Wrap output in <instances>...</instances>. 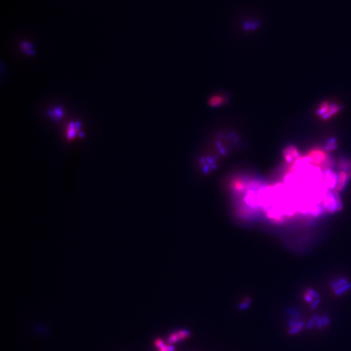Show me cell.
<instances>
[{"label":"cell","instance_id":"1","mask_svg":"<svg viewBox=\"0 0 351 351\" xmlns=\"http://www.w3.org/2000/svg\"><path fill=\"white\" fill-rule=\"evenodd\" d=\"M306 159L310 165L319 167L323 170L328 169H333L336 161L329 153L324 148L315 147L310 149L305 155Z\"/></svg>","mask_w":351,"mask_h":351},{"label":"cell","instance_id":"2","mask_svg":"<svg viewBox=\"0 0 351 351\" xmlns=\"http://www.w3.org/2000/svg\"><path fill=\"white\" fill-rule=\"evenodd\" d=\"M326 213L333 214L343 210V203L339 193L336 190H329L324 194L321 202Z\"/></svg>","mask_w":351,"mask_h":351},{"label":"cell","instance_id":"3","mask_svg":"<svg viewBox=\"0 0 351 351\" xmlns=\"http://www.w3.org/2000/svg\"><path fill=\"white\" fill-rule=\"evenodd\" d=\"M338 181V174L332 169L324 170L323 184L327 190H334Z\"/></svg>","mask_w":351,"mask_h":351},{"label":"cell","instance_id":"4","mask_svg":"<svg viewBox=\"0 0 351 351\" xmlns=\"http://www.w3.org/2000/svg\"><path fill=\"white\" fill-rule=\"evenodd\" d=\"M282 156L286 164L289 165L300 158V155L297 147L293 144H289L283 150Z\"/></svg>","mask_w":351,"mask_h":351},{"label":"cell","instance_id":"5","mask_svg":"<svg viewBox=\"0 0 351 351\" xmlns=\"http://www.w3.org/2000/svg\"><path fill=\"white\" fill-rule=\"evenodd\" d=\"M338 174V181L337 185L334 190L341 193L347 186L349 181L351 179V170H339Z\"/></svg>","mask_w":351,"mask_h":351},{"label":"cell","instance_id":"6","mask_svg":"<svg viewBox=\"0 0 351 351\" xmlns=\"http://www.w3.org/2000/svg\"><path fill=\"white\" fill-rule=\"evenodd\" d=\"M189 335L190 333L187 330H178V331L171 333L169 337V339H168V342H169L170 345L177 343L179 341L186 339L189 336Z\"/></svg>","mask_w":351,"mask_h":351},{"label":"cell","instance_id":"7","mask_svg":"<svg viewBox=\"0 0 351 351\" xmlns=\"http://www.w3.org/2000/svg\"><path fill=\"white\" fill-rule=\"evenodd\" d=\"M342 109V106L339 105L337 103H330L329 109L326 113L325 115H324L323 117H321V119L323 120H327L330 119V118L333 117V116L337 115L338 113L341 111Z\"/></svg>","mask_w":351,"mask_h":351},{"label":"cell","instance_id":"8","mask_svg":"<svg viewBox=\"0 0 351 351\" xmlns=\"http://www.w3.org/2000/svg\"><path fill=\"white\" fill-rule=\"evenodd\" d=\"M337 167L339 170H351V158L347 157L339 158L336 161Z\"/></svg>","mask_w":351,"mask_h":351},{"label":"cell","instance_id":"9","mask_svg":"<svg viewBox=\"0 0 351 351\" xmlns=\"http://www.w3.org/2000/svg\"><path fill=\"white\" fill-rule=\"evenodd\" d=\"M155 346L158 351H174V347L172 345H168L161 339L158 338L155 341Z\"/></svg>","mask_w":351,"mask_h":351},{"label":"cell","instance_id":"10","mask_svg":"<svg viewBox=\"0 0 351 351\" xmlns=\"http://www.w3.org/2000/svg\"><path fill=\"white\" fill-rule=\"evenodd\" d=\"M337 148H338L337 140H336L335 138H330L327 141L326 144H324L323 148L324 150L326 151V152L330 153L331 152H332L333 151H334L335 150L337 149Z\"/></svg>","mask_w":351,"mask_h":351},{"label":"cell","instance_id":"11","mask_svg":"<svg viewBox=\"0 0 351 351\" xmlns=\"http://www.w3.org/2000/svg\"><path fill=\"white\" fill-rule=\"evenodd\" d=\"M330 106V103L328 102V101H322L319 105L317 109V111H316V113H317V115L319 117H323L324 115L326 114V113L328 111V110L329 109Z\"/></svg>","mask_w":351,"mask_h":351},{"label":"cell","instance_id":"12","mask_svg":"<svg viewBox=\"0 0 351 351\" xmlns=\"http://www.w3.org/2000/svg\"><path fill=\"white\" fill-rule=\"evenodd\" d=\"M348 283H349V282L347 278H338V279L333 281V282L331 283V287H332V288L334 290V291H336V290H337L340 288H341V287L346 285V284H347Z\"/></svg>","mask_w":351,"mask_h":351},{"label":"cell","instance_id":"13","mask_svg":"<svg viewBox=\"0 0 351 351\" xmlns=\"http://www.w3.org/2000/svg\"><path fill=\"white\" fill-rule=\"evenodd\" d=\"M350 288H351V283H348L347 284H346V285H345L344 286L341 287V288H340L339 289H338L337 290H336V291H334L335 294L336 295H338V296L339 295H341L342 294H343L344 293L347 291L349 289H350Z\"/></svg>","mask_w":351,"mask_h":351},{"label":"cell","instance_id":"14","mask_svg":"<svg viewBox=\"0 0 351 351\" xmlns=\"http://www.w3.org/2000/svg\"><path fill=\"white\" fill-rule=\"evenodd\" d=\"M303 326H304L303 322H299V323H298V324L297 326L292 328H290V330H289L290 333H291V334H294V333L298 332L302 328Z\"/></svg>","mask_w":351,"mask_h":351},{"label":"cell","instance_id":"15","mask_svg":"<svg viewBox=\"0 0 351 351\" xmlns=\"http://www.w3.org/2000/svg\"><path fill=\"white\" fill-rule=\"evenodd\" d=\"M304 300H305L307 302L312 303V304L314 302V298H315L306 291L305 293H304Z\"/></svg>","mask_w":351,"mask_h":351},{"label":"cell","instance_id":"16","mask_svg":"<svg viewBox=\"0 0 351 351\" xmlns=\"http://www.w3.org/2000/svg\"><path fill=\"white\" fill-rule=\"evenodd\" d=\"M306 291L307 293H309L310 295H311L312 296H313V297H314V298H315L316 299H317V298H319V295L315 291H314V289L309 288V289H307L306 290Z\"/></svg>","mask_w":351,"mask_h":351},{"label":"cell","instance_id":"17","mask_svg":"<svg viewBox=\"0 0 351 351\" xmlns=\"http://www.w3.org/2000/svg\"><path fill=\"white\" fill-rule=\"evenodd\" d=\"M317 319H318V318L317 317V316H315H315H314V317H313V318L312 319L309 321V323H307V324L306 327L307 328L309 329L310 328H312V326H313V324H314L315 322V321H317Z\"/></svg>","mask_w":351,"mask_h":351},{"label":"cell","instance_id":"18","mask_svg":"<svg viewBox=\"0 0 351 351\" xmlns=\"http://www.w3.org/2000/svg\"><path fill=\"white\" fill-rule=\"evenodd\" d=\"M55 112V115H54V118H56V119H58V118H60L61 117L62 115V110L60 109V108H57L54 111Z\"/></svg>","mask_w":351,"mask_h":351},{"label":"cell","instance_id":"19","mask_svg":"<svg viewBox=\"0 0 351 351\" xmlns=\"http://www.w3.org/2000/svg\"><path fill=\"white\" fill-rule=\"evenodd\" d=\"M319 302H320V299H319V298H317V299H316L315 300H314V302H313L312 304V306H311L312 309H315V307L317 306L318 304H319Z\"/></svg>","mask_w":351,"mask_h":351},{"label":"cell","instance_id":"20","mask_svg":"<svg viewBox=\"0 0 351 351\" xmlns=\"http://www.w3.org/2000/svg\"><path fill=\"white\" fill-rule=\"evenodd\" d=\"M323 319H317V326L319 328H320L322 326H323Z\"/></svg>","mask_w":351,"mask_h":351},{"label":"cell","instance_id":"21","mask_svg":"<svg viewBox=\"0 0 351 351\" xmlns=\"http://www.w3.org/2000/svg\"><path fill=\"white\" fill-rule=\"evenodd\" d=\"M322 319H323V324L324 326H327L328 324L329 323V319L326 316H324L323 318H322Z\"/></svg>","mask_w":351,"mask_h":351}]
</instances>
